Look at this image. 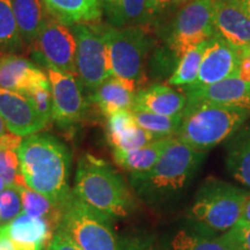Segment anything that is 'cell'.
Instances as JSON below:
<instances>
[{"mask_svg":"<svg viewBox=\"0 0 250 250\" xmlns=\"http://www.w3.org/2000/svg\"><path fill=\"white\" fill-rule=\"evenodd\" d=\"M24 182L62 208L73 191L70 180L71 153L64 143L48 133H34L22 140L18 151Z\"/></svg>","mask_w":250,"mask_h":250,"instance_id":"1","label":"cell"},{"mask_svg":"<svg viewBox=\"0 0 250 250\" xmlns=\"http://www.w3.org/2000/svg\"><path fill=\"white\" fill-rule=\"evenodd\" d=\"M249 117L248 109L203 101L188 102L175 137L192 148L206 152L229 139Z\"/></svg>","mask_w":250,"mask_h":250,"instance_id":"2","label":"cell"},{"mask_svg":"<svg viewBox=\"0 0 250 250\" xmlns=\"http://www.w3.org/2000/svg\"><path fill=\"white\" fill-rule=\"evenodd\" d=\"M74 193L94 210L108 217H125L131 197L121 175L107 162L85 154L78 162Z\"/></svg>","mask_w":250,"mask_h":250,"instance_id":"3","label":"cell"},{"mask_svg":"<svg viewBox=\"0 0 250 250\" xmlns=\"http://www.w3.org/2000/svg\"><path fill=\"white\" fill-rule=\"evenodd\" d=\"M249 192L218 179H208L197 191L190 218L199 232L213 236L240 221Z\"/></svg>","mask_w":250,"mask_h":250,"instance_id":"4","label":"cell"},{"mask_svg":"<svg viewBox=\"0 0 250 250\" xmlns=\"http://www.w3.org/2000/svg\"><path fill=\"white\" fill-rule=\"evenodd\" d=\"M206 152L198 151L173 137L151 170L133 174L137 186L149 192H179L201 167Z\"/></svg>","mask_w":250,"mask_h":250,"instance_id":"5","label":"cell"},{"mask_svg":"<svg viewBox=\"0 0 250 250\" xmlns=\"http://www.w3.org/2000/svg\"><path fill=\"white\" fill-rule=\"evenodd\" d=\"M103 31L108 48L112 77L132 83L138 88L145 81V62L151 39L143 27H107Z\"/></svg>","mask_w":250,"mask_h":250,"instance_id":"6","label":"cell"},{"mask_svg":"<svg viewBox=\"0 0 250 250\" xmlns=\"http://www.w3.org/2000/svg\"><path fill=\"white\" fill-rule=\"evenodd\" d=\"M109 218L83 203L73 191L62 206L58 228L81 250H118L120 243Z\"/></svg>","mask_w":250,"mask_h":250,"instance_id":"7","label":"cell"},{"mask_svg":"<svg viewBox=\"0 0 250 250\" xmlns=\"http://www.w3.org/2000/svg\"><path fill=\"white\" fill-rule=\"evenodd\" d=\"M214 36L213 0H188L171 21L167 43L180 59L190 49Z\"/></svg>","mask_w":250,"mask_h":250,"instance_id":"8","label":"cell"},{"mask_svg":"<svg viewBox=\"0 0 250 250\" xmlns=\"http://www.w3.org/2000/svg\"><path fill=\"white\" fill-rule=\"evenodd\" d=\"M30 48L31 57L41 66L77 74V40L73 29L51 14Z\"/></svg>","mask_w":250,"mask_h":250,"instance_id":"9","label":"cell"},{"mask_svg":"<svg viewBox=\"0 0 250 250\" xmlns=\"http://www.w3.org/2000/svg\"><path fill=\"white\" fill-rule=\"evenodd\" d=\"M71 27L77 40V76L81 83L93 92L112 77L103 31L88 23H79Z\"/></svg>","mask_w":250,"mask_h":250,"instance_id":"10","label":"cell"},{"mask_svg":"<svg viewBox=\"0 0 250 250\" xmlns=\"http://www.w3.org/2000/svg\"><path fill=\"white\" fill-rule=\"evenodd\" d=\"M51 86V118L61 127H72L79 123L87 111L83 83L77 74L46 68Z\"/></svg>","mask_w":250,"mask_h":250,"instance_id":"11","label":"cell"},{"mask_svg":"<svg viewBox=\"0 0 250 250\" xmlns=\"http://www.w3.org/2000/svg\"><path fill=\"white\" fill-rule=\"evenodd\" d=\"M217 36L240 54L250 50V15L240 0H213Z\"/></svg>","mask_w":250,"mask_h":250,"instance_id":"12","label":"cell"},{"mask_svg":"<svg viewBox=\"0 0 250 250\" xmlns=\"http://www.w3.org/2000/svg\"><path fill=\"white\" fill-rule=\"evenodd\" d=\"M0 116L9 132L22 138L39 132L49 123L23 94L4 88H0Z\"/></svg>","mask_w":250,"mask_h":250,"instance_id":"13","label":"cell"},{"mask_svg":"<svg viewBox=\"0 0 250 250\" xmlns=\"http://www.w3.org/2000/svg\"><path fill=\"white\" fill-rule=\"evenodd\" d=\"M241 54L226 41L214 36L208 41L193 86H208L239 74Z\"/></svg>","mask_w":250,"mask_h":250,"instance_id":"14","label":"cell"},{"mask_svg":"<svg viewBox=\"0 0 250 250\" xmlns=\"http://www.w3.org/2000/svg\"><path fill=\"white\" fill-rule=\"evenodd\" d=\"M188 102L203 101L250 110V83L234 76L208 86L183 88Z\"/></svg>","mask_w":250,"mask_h":250,"instance_id":"15","label":"cell"},{"mask_svg":"<svg viewBox=\"0 0 250 250\" xmlns=\"http://www.w3.org/2000/svg\"><path fill=\"white\" fill-rule=\"evenodd\" d=\"M14 250H45L55 229L43 218L21 212L9 224L2 225Z\"/></svg>","mask_w":250,"mask_h":250,"instance_id":"16","label":"cell"},{"mask_svg":"<svg viewBox=\"0 0 250 250\" xmlns=\"http://www.w3.org/2000/svg\"><path fill=\"white\" fill-rule=\"evenodd\" d=\"M49 83L46 72L18 55H0V88L23 94L33 87Z\"/></svg>","mask_w":250,"mask_h":250,"instance_id":"17","label":"cell"},{"mask_svg":"<svg viewBox=\"0 0 250 250\" xmlns=\"http://www.w3.org/2000/svg\"><path fill=\"white\" fill-rule=\"evenodd\" d=\"M187 104L186 94L169 85H154L137 92L133 108L165 116H176L183 114Z\"/></svg>","mask_w":250,"mask_h":250,"instance_id":"18","label":"cell"},{"mask_svg":"<svg viewBox=\"0 0 250 250\" xmlns=\"http://www.w3.org/2000/svg\"><path fill=\"white\" fill-rule=\"evenodd\" d=\"M138 88L116 77H110L93 90L90 101L98 105L105 116L118 110H132Z\"/></svg>","mask_w":250,"mask_h":250,"instance_id":"19","label":"cell"},{"mask_svg":"<svg viewBox=\"0 0 250 250\" xmlns=\"http://www.w3.org/2000/svg\"><path fill=\"white\" fill-rule=\"evenodd\" d=\"M102 14L110 27H140L151 20L148 0H101Z\"/></svg>","mask_w":250,"mask_h":250,"instance_id":"20","label":"cell"},{"mask_svg":"<svg viewBox=\"0 0 250 250\" xmlns=\"http://www.w3.org/2000/svg\"><path fill=\"white\" fill-rule=\"evenodd\" d=\"M49 13L67 26L89 23L102 15L101 0H43Z\"/></svg>","mask_w":250,"mask_h":250,"instance_id":"21","label":"cell"},{"mask_svg":"<svg viewBox=\"0 0 250 250\" xmlns=\"http://www.w3.org/2000/svg\"><path fill=\"white\" fill-rule=\"evenodd\" d=\"M13 11L23 43L31 45L49 18L43 0H13Z\"/></svg>","mask_w":250,"mask_h":250,"instance_id":"22","label":"cell"},{"mask_svg":"<svg viewBox=\"0 0 250 250\" xmlns=\"http://www.w3.org/2000/svg\"><path fill=\"white\" fill-rule=\"evenodd\" d=\"M226 166L237 182L250 189V124L243 125L229 138Z\"/></svg>","mask_w":250,"mask_h":250,"instance_id":"23","label":"cell"},{"mask_svg":"<svg viewBox=\"0 0 250 250\" xmlns=\"http://www.w3.org/2000/svg\"><path fill=\"white\" fill-rule=\"evenodd\" d=\"M171 138L173 137L159 138L144 147L131 149V151L112 149L114 160L120 167L131 173H145L154 167Z\"/></svg>","mask_w":250,"mask_h":250,"instance_id":"24","label":"cell"},{"mask_svg":"<svg viewBox=\"0 0 250 250\" xmlns=\"http://www.w3.org/2000/svg\"><path fill=\"white\" fill-rule=\"evenodd\" d=\"M22 201V211L24 213L45 219L54 229H57L62 220V208L49 201L42 193L35 191L28 186L18 187Z\"/></svg>","mask_w":250,"mask_h":250,"instance_id":"25","label":"cell"},{"mask_svg":"<svg viewBox=\"0 0 250 250\" xmlns=\"http://www.w3.org/2000/svg\"><path fill=\"white\" fill-rule=\"evenodd\" d=\"M24 45L15 21L13 0H0V55L19 54Z\"/></svg>","mask_w":250,"mask_h":250,"instance_id":"26","label":"cell"},{"mask_svg":"<svg viewBox=\"0 0 250 250\" xmlns=\"http://www.w3.org/2000/svg\"><path fill=\"white\" fill-rule=\"evenodd\" d=\"M208 41L196 45L195 48L190 49L180 58L177 67L175 68L169 79L168 85L173 87H181L186 88L195 85L197 78H198L199 66H201L202 57L204 55L206 46L208 44Z\"/></svg>","mask_w":250,"mask_h":250,"instance_id":"27","label":"cell"},{"mask_svg":"<svg viewBox=\"0 0 250 250\" xmlns=\"http://www.w3.org/2000/svg\"><path fill=\"white\" fill-rule=\"evenodd\" d=\"M131 111H132L136 123L144 130L154 134L156 138L175 137L179 132L181 123H182V115L165 116V115L154 114V112L137 108H133Z\"/></svg>","mask_w":250,"mask_h":250,"instance_id":"28","label":"cell"},{"mask_svg":"<svg viewBox=\"0 0 250 250\" xmlns=\"http://www.w3.org/2000/svg\"><path fill=\"white\" fill-rule=\"evenodd\" d=\"M170 246L171 250H230L220 237L187 230L175 234Z\"/></svg>","mask_w":250,"mask_h":250,"instance_id":"29","label":"cell"},{"mask_svg":"<svg viewBox=\"0 0 250 250\" xmlns=\"http://www.w3.org/2000/svg\"><path fill=\"white\" fill-rule=\"evenodd\" d=\"M0 177L7 187L27 186L20 170V159L18 151L0 148Z\"/></svg>","mask_w":250,"mask_h":250,"instance_id":"30","label":"cell"},{"mask_svg":"<svg viewBox=\"0 0 250 250\" xmlns=\"http://www.w3.org/2000/svg\"><path fill=\"white\" fill-rule=\"evenodd\" d=\"M137 125L131 110H118L108 116L107 136L110 145H114L122 136Z\"/></svg>","mask_w":250,"mask_h":250,"instance_id":"31","label":"cell"},{"mask_svg":"<svg viewBox=\"0 0 250 250\" xmlns=\"http://www.w3.org/2000/svg\"><path fill=\"white\" fill-rule=\"evenodd\" d=\"M22 212V201L17 188L6 187L0 192V221L9 224Z\"/></svg>","mask_w":250,"mask_h":250,"instance_id":"32","label":"cell"},{"mask_svg":"<svg viewBox=\"0 0 250 250\" xmlns=\"http://www.w3.org/2000/svg\"><path fill=\"white\" fill-rule=\"evenodd\" d=\"M156 138L154 134H152L148 131L144 130L138 124L134 125L132 129L127 131L124 136H122L120 139L112 146V149H121V151H131V149H137L144 146L148 145Z\"/></svg>","mask_w":250,"mask_h":250,"instance_id":"33","label":"cell"},{"mask_svg":"<svg viewBox=\"0 0 250 250\" xmlns=\"http://www.w3.org/2000/svg\"><path fill=\"white\" fill-rule=\"evenodd\" d=\"M23 95L29 100L31 104L36 108V110L39 111L43 117L50 121L52 109V96L50 81L49 83H41V85L33 87V88L24 92Z\"/></svg>","mask_w":250,"mask_h":250,"instance_id":"34","label":"cell"},{"mask_svg":"<svg viewBox=\"0 0 250 250\" xmlns=\"http://www.w3.org/2000/svg\"><path fill=\"white\" fill-rule=\"evenodd\" d=\"M219 237L230 250H250V224L239 221L235 226Z\"/></svg>","mask_w":250,"mask_h":250,"instance_id":"35","label":"cell"},{"mask_svg":"<svg viewBox=\"0 0 250 250\" xmlns=\"http://www.w3.org/2000/svg\"><path fill=\"white\" fill-rule=\"evenodd\" d=\"M55 232L49 246V250H81L61 228L57 227Z\"/></svg>","mask_w":250,"mask_h":250,"instance_id":"36","label":"cell"},{"mask_svg":"<svg viewBox=\"0 0 250 250\" xmlns=\"http://www.w3.org/2000/svg\"><path fill=\"white\" fill-rule=\"evenodd\" d=\"M118 250H155L153 242L144 237H129L120 243Z\"/></svg>","mask_w":250,"mask_h":250,"instance_id":"37","label":"cell"},{"mask_svg":"<svg viewBox=\"0 0 250 250\" xmlns=\"http://www.w3.org/2000/svg\"><path fill=\"white\" fill-rule=\"evenodd\" d=\"M188 0H148V11L151 18L167 11L168 8L183 5Z\"/></svg>","mask_w":250,"mask_h":250,"instance_id":"38","label":"cell"},{"mask_svg":"<svg viewBox=\"0 0 250 250\" xmlns=\"http://www.w3.org/2000/svg\"><path fill=\"white\" fill-rule=\"evenodd\" d=\"M242 80L250 83V50L241 55V62H240L239 74Z\"/></svg>","mask_w":250,"mask_h":250,"instance_id":"39","label":"cell"},{"mask_svg":"<svg viewBox=\"0 0 250 250\" xmlns=\"http://www.w3.org/2000/svg\"><path fill=\"white\" fill-rule=\"evenodd\" d=\"M0 250H14L8 236L6 235L4 226H0Z\"/></svg>","mask_w":250,"mask_h":250,"instance_id":"40","label":"cell"},{"mask_svg":"<svg viewBox=\"0 0 250 250\" xmlns=\"http://www.w3.org/2000/svg\"><path fill=\"white\" fill-rule=\"evenodd\" d=\"M240 223L250 224V196H248V198H247L245 202L241 218H240Z\"/></svg>","mask_w":250,"mask_h":250,"instance_id":"41","label":"cell"},{"mask_svg":"<svg viewBox=\"0 0 250 250\" xmlns=\"http://www.w3.org/2000/svg\"><path fill=\"white\" fill-rule=\"evenodd\" d=\"M9 131L7 129V126H6V123L5 121L2 120V117L0 116V138H1L2 136H5L6 133H8Z\"/></svg>","mask_w":250,"mask_h":250,"instance_id":"42","label":"cell"},{"mask_svg":"<svg viewBox=\"0 0 250 250\" xmlns=\"http://www.w3.org/2000/svg\"><path fill=\"white\" fill-rule=\"evenodd\" d=\"M242 2L243 7L246 8V11L248 12V14L250 15V0H240Z\"/></svg>","mask_w":250,"mask_h":250,"instance_id":"43","label":"cell"},{"mask_svg":"<svg viewBox=\"0 0 250 250\" xmlns=\"http://www.w3.org/2000/svg\"><path fill=\"white\" fill-rule=\"evenodd\" d=\"M6 187H7V186H6L5 181H4V180H2V179H1V177H0V192H1V191H2V190H4V189H5V188H6Z\"/></svg>","mask_w":250,"mask_h":250,"instance_id":"44","label":"cell"}]
</instances>
